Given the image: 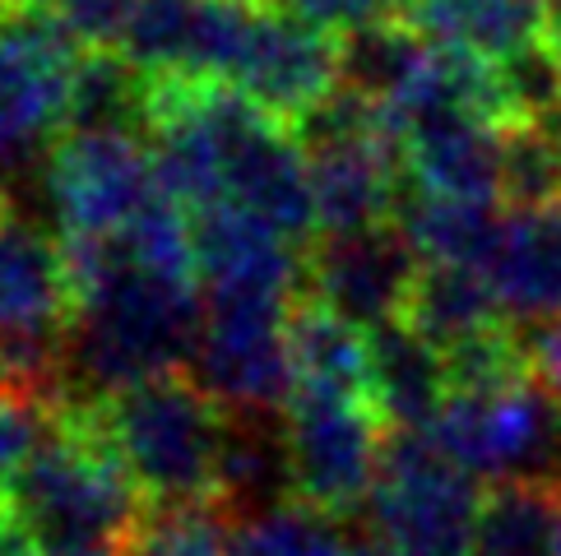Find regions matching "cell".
Here are the masks:
<instances>
[{
    "mask_svg": "<svg viewBox=\"0 0 561 556\" xmlns=\"http://www.w3.org/2000/svg\"><path fill=\"white\" fill-rule=\"evenodd\" d=\"M348 543L339 514L311 501H288L237 529V556H348Z\"/></svg>",
    "mask_w": 561,
    "mask_h": 556,
    "instance_id": "25",
    "label": "cell"
},
{
    "mask_svg": "<svg viewBox=\"0 0 561 556\" xmlns=\"http://www.w3.org/2000/svg\"><path fill=\"white\" fill-rule=\"evenodd\" d=\"M404 149V176L450 200H501V126L473 112L427 107L390 121Z\"/></svg>",
    "mask_w": 561,
    "mask_h": 556,
    "instance_id": "13",
    "label": "cell"
},
{
    "mask_svg": "<svg viewBox=\"0 0 561 556\" xmlns=\"http://www.w3.org/2000/svg\"><path fill=\"white\" fill-rule=\"evenodd\" d=\"M0 5H14V0H0Z\"/></svg>",
    "mask_w": 561,
    "mask_h": 556,
    "instance_id": "37",
    "label": "cell"
},
{
    "mask_svg": "<svg viewBox=\"0 0 561 556\" xmlns=\"http://www.w3.org/2000/svg\"><path fill=\"white\" fill-rule=\"evenodd\" d=\"M483 496L473 473L440 454L432 431H386L367 510L371 529L404 556H469Z\"/></svg>",
    "mask_w": 561,
    "mask_h": 556,
    "instance_id": "3",
    "label": "cell"
},
{
    "mask_svg": "<svg viewBox=\"0 0 561 556\" xmlns=\"http://www.w3.org/2000/svg\"><path fill=\"white\" fill-rule=\"evenodd\" d=\"M51 422L56 413L47 404L28 399V394H0V501L10 496L14 478L33 460V450L43 445Z\"/></svg>",
    "mask_w": 561,
    "mask_h": 556,
    "instance_id": "28",
    "label": "cell"
},
{
    "mask_svg": "<svg viewBox=\"0 0 561 556\" xmlns=\"http://www.w3.org/2000/svg\"><path fill=\"white\" fill-rule=\"evenodd\" d=\"M195 232V265L199 283L209 292H274L297 297L302 292L307 251L288 242L278 228L232 200H214L205 209H191Z\"/></svg>",
    "mask_w": 561,
    "mask_h": 556,
    "instance_id": "12",
    "label": "cell"
},
{
    "mask_svg": "<svg viewBox=\"0 0 561 556\" xmlns=\"http://www.w3.org/2000/svg\"><path fill=\"white\" fill-rule=\"evenodd\" d=\"M404 24L436 47H459L483 61H506L548 28V0H404Z\"/></svg>",
    "mask_w": 561,
    "mask_h": 556,
    "instance_id": "18",
    "label": "cell"
},
{
    "mask_svg": "<svg viewBox=\"0 0 561 556\" xmlns=\"http://www.w3.org/2000/svg\"><path fill=\"white\" fill-rule=\"evenodd\" d=\"M284 5L316 19V24L334 28V33H344V28H357V24H371V19L399 14L404 0H284Z\"/></svg>",
    "mask_w": 561,
    "mask_h": 556,
    "instance_id": "30",
    "label": "cell"
},
{
    "mask_svg": "<svg viewBox=\"0 0 561 556\" xmlns=\"http://www.w3.org/2000/svg\"><path fill=\"white\" fill-rule=\"evenodd\" d=\"M297 297L205 288V321L186 371L228 413H284L297 394L288 348V311Z\"/></svg>",
    "mask_w": 561,
    "mask_h": 556,
    "instance_id": "4",
    "label": "cell"
},
{
    "mask_svg": "<svg viewBox=\"0 0 561 556\" xmlns=\"http://www.w3.org/2000/svg\"><path fill=\"white\" fill-rule=\"evenodd\" d=\"M496 84L506 97V116L515 121H552L561 112V61L548 43V33L538 43L511 51L506 61H496Z\"/></svg>",
    "mask_w": 561,
    "mask_h": 556,
    "instance_id": "27",
    "label": "cell"
},
{
    "mask_svg": "<svg viewBox=\"0 0 561 556\" xmlns=\"http://www.w3.org/2000/svg\"><path fill=\"white\" fill-rule=\"evenodd\" d=\"M525 344H529L534 381L561 404V315H552V321H538L534 329H525Z\"/></svg>",
    "mask_w": 561,
    "mask_h": 556,
    "instance_id": "31",
    "label": "cell"
},
{
    "mask_svg": "<svg viewBox=\"0 0 561 556\" xmlns=\"http://www.w3.org/2000/svg\"><path fill=\"white\" fill-rule=\"evenodd\" d=\"M543 126H548V130H552V139H557V144H561V112H557V116H552V121H543Z\"/></svg>",
    "mask_w": 561,
    "mask_h": 556,
    "instance_id": "34",
    "label": "cell"
},
{
    "mask_svg": "<svg viewBox=\"0 0 561 556\" xmlns=\"http://www.w3.org/2000/svg\"><path fill=\"white\" fill-rule=\"evenodd\" d=\"M552 483H557V491H561V450H557V464H552Z\"/></svg>",
    "mask_w": 561,
    "mask_h": 556,
    "instance_id": "35",
    "label": "cell"
},
{
    "mask_svg": "<svg viewBox=\"0 0 561 556\" xmlns=\"http://www.w3.org/2000/svg\"><path fill=\"white\" fill-rule=\"evenodd\" d=\"M79 417L130 473L145 506L209 501L214 496L228 408L191 371H168L153 381L98 394V399L79 404Z\"/></svg>",
    "mask_w": 561,
    "mask_h": 556,
    "instance_id": "1",
    "label": "cell"
},
{
    "mask_svg": "<svg viewBox=\"0 0 561 556\" xmlns=\"http://www.w3.org/2000/svg\"><path fill=\"white\" fill-rule=\"evenodd\" d=\"M158 195L149 139L116 130H61L47 149V200L61 236L126 232Z\"/></svg>",
    "mask_w": 561,
    "mask_h": 556,
    "instance_id": "7",
    "label": "cell"
},
{
    "mask_svg": "<svg viewBox=\"0 0 561 556\" xmlns=\"http://www.w3.org/2000/svg\"><path fill=\"white\" fill-rule=\"evenodd\" d=\"M0 213H10V190L0 186Z\"/></svg>",
    "mask_w": 561,
    "mask_h": 556,
    "instance_id": "36",
    "label": "cell"
},
{
    "mask_svg": "<svg viewBox=\"0 0 561 556\" xmlns=\"http://www.w3.org/2000/svg\"><path fill=\"white\" fill-rule=\"evenodd\" d=\"M561 491L552 478H506L483 496L469 556H557Z\"/></svg>",
    "mask_w": 561,
    "mask_h": 556,
    "instance_id": "22",
    "label": "cell"
},
{
    "mask_svg": "<svg viewBox=\"0 0 561 556\" xmlns=\"http://www.w3.org/2000/svg\"><path fill=\"white\" fill-rule=\"evenodd\" d=\"M237 529H242V520L218 496L145 506L122 556H237Z\"/></svg>",
    "mask_w": 561,
    "mask_h": 556,
    "instance_id": "24",
    "label": "cell"
},
{
    "mask_svg": "<svg viewBox=\"0 0 561 556\" xmlns=\"http://www.w3.org/2000/svg\"><path fill=\"white\" fill-rule=\"evenodd\" d=\"M70 274L61 236H43L14 209L0 213V334L70 325Z\"/></svg>",
    "mask_w": 561,
    "mask_h": 556,
    "instance_id": "14",
    "label": "cell"
},
{
    "mask_svg": "<svg viewBox=\"0 0 561 556\" xmlns=\"http://www.w3.org/2000/svg\"><path fill=\"white\" fill-rule=\"evenodd\" d=\"M79 56L84 47L51 0L0 5V167L66 130Z\"/></svg>",
    "mask_w": 561,
    "mask_h": 556,
    "instance_id": "6",
    "label": "cell"
},
{
    "mask_svg": "<svg viewBox=\"0 0 561 556\" xmlns=\"http://www.w3.org/2000/svg\"><path fill=\"white\" fill-rule=\"evenodd\" d=\"M228 84L278 121L297 126L339 89V33L288 10L284 0H270L255 10L247 51Z\"/></svg>",
    "mask_w": 561,
    "mask_h": 556,
    "instance_id": "11",
    "label": "cell"
},
{
    "mask_svg": "<svg viewBox=\"0 0 561 556\" xmlns=\"http://www.w3.org/2000/svg\"><path fill=\"white\" fill-rule=\"evenodd\" d=\"M288 348L297 390H325V394H353L371 399V344L367 329H357L330 306L297 297L288 311Z\"/></svg>",
    "mask_w": 561,
    "mask_h": 556,
    "instance_id": "19",
    "label": "cell"
},
{
    "mask_svg": "<svg viewBox=\"0 0 561 556\" xmlns=\"http://www.w3.org/2000/svg\"><path fill=\"white\" fill-rule=\"evenodd\" d=\"M255 10L251 0H135L116 51L153 79H232Z\"/></svg>",
    "mask_w": 561,
    "mask_h": 556,
    "instance_id": "10",
    "label": "cell"
},
{
    "mask_svg": "<svg viewBox=\"0 0 561 556\" xmlns=\"http://www.w3.org/2000/svg\"><path fill=\"white\" fill-rule=\"evenodd\" d=\"M371 344V408L390 431H427L450 399L446 352L409 321L367 329Z\"/></svg>",
    "mask_w": 561,
    "mask_h": 556,
    "instance_id": "16",
    "label": "cell"
},
{
    "mask_svg": "<svg viewBox=\"0 0 561 556\" xmlns=\"http://www.w3.org/2000/svg\"><path fill=\"white\" fill-rule=\"evenodd\" d=\"M348 556H404L394 543H386L380 533H357V538L348 543Z\"/></svg>",
    "mask_w": 561,
    "mask_h": 556,
    "instance_id": "32",
    "label": "cell"
},
{
    "mask_svg": "<svg viewBox=\"0 0 561 556\" xmlns=\"http://www.w3.org/2000/svg\"><path fill=\"white\" fill-rule=\"evenodd\" d=\"M427 431L440 454L478 483L552 478L561 450V404L529 371L496 390H450Z\"/></svg>",
    "mask_w": 561,
    "mask_h": 556,
    "instance_id": "5",
    "label": "cell"
},
{
    "mask_svg": "<svg viewBox=\"0 0 561 556\" xmlns=\"http://www.w3.org/2000/svg\"><path fill=\"white\" fill-rule=\"evenodd\" d=\"M501 200L511 209H543L561 200V144L543 121L501 130Z\"/></svg>",
    "mask_w": 561,
    "mask_h": 556,
    "instance_id": "26",
    "label": "cell"
},
{
    "mask_svg": "<svg viewBox=\"0 0 561 556\" xmlns=\"http://www.w3.org/2000/svg\"><path fill=\"white\" fill-rule=\"evenodd\" d=\"M43 556H122L145 496L130 473L98 441L79 408L56 413L51 431L10 487Z\"/></svg>",
    "mask_w": 561,
    "mask_h": 556,
    "instance_id": "2",
    "label": "cell"
},
{
    "mask_svg": "<svg viewBox=\"0 0 561 556\" xmlns=\"http://www.w3.org/2000/svg\"><path fill=\"white\" fill-rule=\"evenodd\" d=\"M417 274H423V255L390 218L357 232H320L307 246L302 297L330 306L357 329H376L404 321Z\"/></svg>",
    "mask_w": 561,
    "mask_h": 556,
    "instance_id": "9",
    "label": "cell"
},
{
    "mask_svg": "<svg viewBox=\"0 0 561 556\" xmlns=\"http://www.w3.org/2000/svg\"><path fill=\"white\" fill-rule=\"evenodd\" d=\"M483 274L519 321L561 315V200L543 209H511Z\"/></svg>",
    "mask_w": 561,
    "mask_h": 556,
    "instance_id": "17",
    "label": "cell"
},
{
    "mask_svg": "<svg viewBox=\"0 0 561 556\" xmlns=\"http://www.w3.org/2000/svg\"><path fill=\"white\" fill-rule=\"evenodd\" d=\"M214 496L242 524L255 520V514L288 506V501H302V496H297L284 413H228Z\"/></svg>",
    "mask_w": 561,
    "mask_h": 556,
    "instance_id": "15",
    "label": "cell"
},
{
    "mask_svg": "<svg viewBox=\"0 0 561 556\" xmlns=\"http://www.w3.org/2000/svg\"><path fill=\"white\" fill-rule=\"evenodd\" d=\"M394 223L409 232V242L417 246L423 260L488 269L506 218L488 200H450V195H432V190H417L413 182H404Z\"/></svg>",
    "mask_w": 561,
    "mask_h": 556,
    "instance_id": "20",
    "label": "cell"
},
{
    "mask_svg": "<svg viewBox=\"0 0 561 556\" xmlns=\"http://www.w3.org/2000/svg\"><path fill=\"white\" fill-rule=\"evenodd\" d=\"M51 10L66 19V28L79 37V47L98 51V47L122 43L135 0H51Z\"/></svg>",
    "mask_w": 561,
    "mask_h": 556,
    "instance_id": "29",
    "label": "cell"
},
{
    "mask_svg": "<svg viewBox=\"0 0 561 556\" xmlns=\"http://www.w3.org/2000/svg\"><path fill=\"white\" fill-rule=\"evenodd\" d=\"M557 556H561V543H557Z\"/></svg>",
    "mask_w": 561,
    "mask_h": 556,
    "instance_id": "38",
    "label": "cell"
},
{
    "mask_svg": "<svg viewBox=\"0 0 561 556\" xmlns=\"http://www.w3.org/2000/svg\"><path fill=\"white\" fill-rule=\"evenodd\" d=\"M284 422L293 445L297 496L339 514V520L363 510L380 478V454H386L390 431L371 399L297 390L284 408Z\"/></svg>",
    "mask_w": 561,
    "mask_h": 556,
    "instance_id": "8",
    "label": "cell"
},
{
    "mask_svg": "<svg viewBox=\"0 0 561 556\" xmlns=\"http://www.w3.org/2000/svg\"><path fill=\"white\" fill-rule=\"evenodd\" d=\"M548 43H552V51H557V61H561V0H552L548 5Z\"/></svg>",
    "mask_w": 561,
    "mask_h": 556,
    "instance_id": "33",
    "label": "cell"
},
{
    "mask_svg": "<svg viewBox=\"0 0 561 556\" xmlns=\"http://www.w3.org/2000/svg\"><path fill=\"white\" fill-rule=\"evenodd\" d=\"M404 321L417 334H427L436 348H450L459 339H469V334H483L501 321H511V311L483 269L423 260V274H417L413 297L404 306Z\"/></svg>",
    "mask_w": 561,
    "mask_h": 556,
    "instance_id": "21",
    "label": "cell"
},
{
    "mask_svg": "<svg viewBox=\"0 0 561 556\" xmlns=\"http://www.w3.org/2000/svg\"><path fill=\"white\" fill-rule=\"evenodd\" d=\"M149 116H153V74H145L116 47H98L79 56L66 130H116L145 139Z\"/></svg>",
    "mask_w": 561,
    "mask_h": 556,
    "instance_id": "23",
    "label": "cell"
}]
</instances>
